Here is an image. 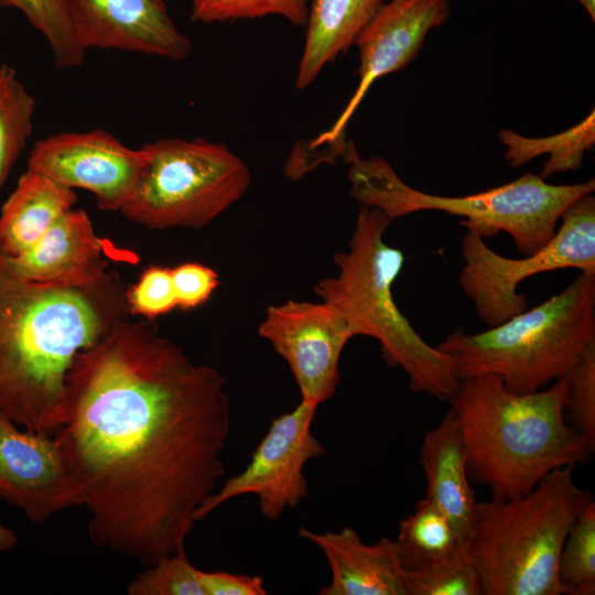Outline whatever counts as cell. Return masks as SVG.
Wrapping results in <instances>:
<instances>
[{"label": "cell", "mask_w": 595, "mask_h": 595, "mask_svg": "<svg viewBox=\"0 0 595 595\" xmlns=\"http://www.w3.org/2000/svg\"><path fill=\"white\" fill-rule=\"evenodd\" d=\"M0 4L20 10L45 37L57 68L83 64L86 51L76 37L67 0H0Z\"/></svg>", "instance_id": "603a6c76"}, {"label": "cell", "mask_w": 595, "mask_h": 595, "mask_svg": "<svg viewBox=\"0 0 595 595\" xmlns=\"http://www.w3.org/2000/svg\"><path fill=\"white\" fill-rule=\"evenodd\" d=\"M391 223L361 205L347 249L334 255L337 274L318 280L313 291L340 311L354 336L376 339L383 360L403 370L413 391L448 400L459 383L453 359L419 335L393 298L405 257L385 240Z\"/></svg>", "instance_id": "277c9868"}, {"label": "cell", "mask_w": 595, "mask_h": 595, "mask_svg": "<svg viewBox=\"0 0 595 595\" xmlns=\"http://www.w3.org/2000/svg\"><path fill=\"white\" fill-rule=\"evenodd\" d=\"M4 71H6V64L0 66V85L3 79Z\"/></svg>", "instance_id": "e575fe53"}, {"label": "cell", "mask_w": 595, "mask_h": 595, "mask_svg": "<svg viewBox=\"0 0 595 595\" xmlns=\"http://www.w3.org/2000/svg\"><path fill=\"white\" fill-rule=\"evenodd\" d=\"M205 595H266L260 576L229 572H201Z\"/></svg>", "instance_id": "1f68e13d"}, {"label": "cell", "mask_w": 595, "mask_h": 595, "mask_svg": "<svg viewBox=\"0 0 595 595\" xmlns=\"http://www.w3.org/2000/svg\"><path fill=\"white\" fill-rule=\"evenodd\" d=\"M566 412L574 428L595 445V340L566 374Z\"/></svg>", "instance_id": "f1b7e54d"}, {"label": "cell", "mask_w": 595, "mask_h": 595, "mask_svg": "<svg viewBox=\"0 0 595 595\" xmlns=\"http://www.w3.org/2000/svg\"><path fill=\"white\" fill-rule=\"evenodd\" d=\"M128 312L153 321L177 309L171 268L151 266L125 292Z\"/></svg>", "instance_id": "f546056e"}, {"label": "cell", "mask_w": 595, "mask_h": 595, "mask_svg": "<svg viewBox=\"0 0 595 595\" xmlns=\"http://www.w3.org/2000/svg\"><path fill=\"white\" fill-rule=\"evenodd\" d=\"M258 334L286 361L302 400L320 405L335 394L342 353L355 337L337 307L323 300L270 305Z\"/></svg>", "instance_id": "8fae6325"}, {"label": "cell", "mask_w": 595, "mask_h": 595, "mask_svg": "<svg viewBox=\"0 0 595 595\" xmlns=\"http://www.w3.org/2000/svg\"><path fill=\"white\" fill-rule=\"evenodd\" d=\"M104 244L88 214L71 209L22 255L6 259L19 277L37 283L95 288L113 277L102 259Z\"/></svg>", "instance_id": "2e32d148"}, {"label": "cell", "mask_w": 595, "mask_h": 595, "mask_svg": "<svg viewBox=\"0 0 595 595\" xmlns=\"http://www.w3.org/2000/svg\"><path fill=\"white\" fill-rule=\"evenodd\" d=\"M151 321H116L74 357L53 434L100 549L145 566L185 550L225 474L227 378Z\"/></svg>", "instance_id": "6da1fadb"}, {"label": "cell", "mask_w": 595, "mask_h": 595, "mask_svg": "<svg viewBox=\"0 0 595 595\" xmlns=\"http://www.w3.org/2000/svg\"><path fill=\"white\" fill-rule=\"evenodd\" d=\"M143 148L131 149L105 130L62 132L35 142L28 169L72 190L93 193L102 210L120 212L145 165Z\"/></svg>", "instance_id": "7c38bea8"}, {"label": "cell", "mask_w": 595, "mask_h": 595, "mask_svg": "<svg viewBox=\"0 0 595 595\" xmlns=\"http://www.w3.org/2000/svg\"><path fill=\"white\" fill-rule=\"evenodd\" d=\"M419 463L428 484L425 498L446 516L468 548L477 500L468 482L463 439L451 409L424 434Z\"/></svg>", "instance_id": "ac0fdd59"}, {"label": "cell", "mask_w": 595, "mask_h": 595, "mask_svg": "<svg viewBox=\"0 0 595 595\" xmlns=\"http://www.w3.org/2000/svg\"><path fill=\"white\" fill-rule=\"evenodd\" d=\"M18 543L14 530L0 523V552L11 551Z\"/></svg>", "instance_id": "d6a6232c"}, {"label": "cell", "mask_w": 595, "mask_h": 595, "mask_svg": "<svg viewBox=\"0 0 595 595\" xmlns=\"http://www.w3.org/2000/svg\"><path fill=\"white\" fill-rule=\"evenodd\" d=\"M76 37L89 48L119 50L183 61L192 43L164 0H67Z\"/></svg>", "instance_id": "9a60e30c"}, {"label": "cell", "mask_w": 595, "mask_h": 595, "mask_svg": "<svg viewBox=\"0 0 595 595\" xmlns=\"http://www.w3.org/2000/svg\"><path fill=\"white\" fill-rule=\"evenodd\" d=\"M559 581L563 594H595V502L592 500L573 522L562 547Z\"/></svg>", "instance_id": "d4e9b609"}, {"label": "cell", "mask_w": 595, "mask_h": 595, "mask_svg": "<svg viewBox=\"0 0 595 595\" xmlns=\"http://www.w3.org/2000/svg\"><path fill=\"white\" fill-rule=\"evenodd\" d=\"M35 100L6 65L0 85V190L33 130Z\"/></svg>", "instance_id": "cb8c5ba5"}, {"label": "cell", "mask_w": 595, "mask_h": 595, "mask_svg": "<svg viewBox=\"0 0 595 595\" xmlns=\"http://www.w3.org/2000/svg\"><path fill=\"white\" fill-rule=\"evenodd\" d=\"M582 6L587 10L588 14L595 20V0H578Z\"/></svg>", "instance_id": "836d02e7"}, {"label": "cell", "mask_w": 595, "mask_h": 595, "mask_svg": "<svg viewBox=\"0 0 595 595\" xmlns=\"http://www.w3.org/2000/svg\"><path fill=\"white\" fill-rule=\"evenodd\" d=\"M401 564L418 571L468 552L446 516L428 498L420 499L399 524L394 540Z\"/></svg>", "instance_id": "44dd1931"}, {"label": "cell", "mask_w": 595, "mask_h": 595, "mask_svg": "<svg viewBox=\"0 0 595 595\" xmlns=\"http://www.w3.org/2000/svg\"><path fill=\"white\" fill-rule=\"evenodd\" d=\"M462 240L464 266L458 283L479 318L496 326L527 309L528 299L517 291L534 274L575 268L595 272V197L587 194L562 214L553 237L523 258H508L491 250L478 232L466 229Z\"/></svg>", "instance_id": "9c48e42d"}, {"label": "cell", "mask_w": 595, "mask_h": 595, "mask_svg": "<svg viewBox=\"0 0 595 595\" xmlns=\"http://www.w3.org/2000/svg\"><path fill=\"white\" fill-rule=\"evenodd\" d=\"M201 570L187 559L185 550L169 554L137 574L129 583V595H205Z\"/></svg>", "instance_id": "4316f807"}, {"label": "cell", "mask_w": 595, "mask_h": 595, "mask_svg": "<svg viewBox=\"0 0 595 595\" xmlns=\"http://www.w3.org/2000/svg\"><path fill=\"white\" fill-rule=\"evenodd\" d=\"M118 279L95 288L29 281L0 255V411L53 435L75 355L128 313Z\"/></svg>", "instance_id": "7a4b0ae2"}, {"label": "cell", "mask_w": 595, "mask_h": 595, "mask_svg": "<svg viewBox=\"0 0 595 595\" xmlns=\"http://www.w3.org/2000/svg\"><path fill=\"white\" fill-rule=\"evenodd\" d=\"M566 375L517 394L494 375L459 380L447 400L463 439L467 472L494 499L530 491L553 470L586 463L593 445L565 420Z\"/></svg>", "instance_id": "3957f363"}, {"label": "cell", "mask_w": 595, "mask_h": 595, "mask_svg": "<svg viewBox=\"0 0 595 595\" xmlns=\"http://www.w3.org/2000/svg\"><path fill=\"white\" fill-rule=\"evenodd\" d=\"M76 202L74 190L26 169L1 208L0 255L6 259L22 255Z\"/></svg>", "instance_id": "d6986e66"}, {"label": "cell", "mask_w": 595, "mask_h": 595, "mask_svg": "<svg viewBox=\"0 0 595 595\" xmlns=\"http://www.w3.org/2000/svg\"><path fill=\"white\" fill-rule=\"evenodd\" d=\"M142 148L143 172L120 213L148 229L203 228L251 184L247 164L226 144L162 138Z\"/></svg>", "instance_id": "ba28073f"}, {"label": "cell", "mask_w": 595, "mask_h": 595, "mask_svg": "<svg viewBox=\"0 0 595 595\" xmlns=\"http://www.w3.org/2000/svg\"><path fill=\"white\" fill-rule=\"evenodd\" d=\"M0 497L33 523L83 506L54 436L21 428L1 411Z\"/></svg>", "instance_id": "5bb4252c"}, {"label": "cell", "mask_w": 595, "mask_h": 595, "mask_svg": "<svg viewBox=\"0 0 595 595\" xmlns=\"http://www.w3.org/2000/svg\"><path fill=\"white\" fill-rule=\"evenodd\" d=\"M350 196L364 206L382 212L391 220L421 210L461 216V225L485 237L505 231L517 250L530 255L555 234L564 210L592 194L595 181L554 185L527 172L507 184L466 196H442L404 183L382 158L350 161Z\"/></svg>", "instance_id": "52a82bcc"}, {"label": "cell", "mask_w": 595, "mask_h": 595, "mask_svg": "<svg viewBox=\"0 0 595 595\" xmlns=\"http://www.w3.org/2000/svg\"><path fill=\"white\" fill-rule=\"evenodd\" d=\"M558 468L511 499L477 501L468 555L483 595H561L559 558L580 512L594 500Z\"/></svg>", "instance_id": "5b68a950"}, {"label": "cell", "mask_w": 595, "mask_h": 595, "mask_svg": "<svg viewBox=\"0 0 595 595\" xmlns=\"http://www.w3.org/2000/svg\"><path fill=\"white\" fill-rule=\"evenodd\" d=\"M318 404L302 400L290 412L271 420L245 469L225 480L197 509L203 520L225 502L242 495L258 497L261 515L275 521L309 494L304 466L326 454L311 431Z\"/></svg>", "instance_id": "30bf717a"}, {"label": "cell", "mask_w": 595, "mask_h": 595, "mask_svg": "<svg viewBox=\"0 0 595 595\" xmlns=\"http://www.w3.org/2000/svg\"><path fill=\"white\" fill-rule=\"evenodd\" d=\"M595 340V272H581L561 292L479 333L457 327L436 345L466 379L498 377L517 394L564 377Z\"/></svg>", "instance_id": "8992f818"}, {"label": "cell", "mask_w": 595, "mask_h": 595, "mask_svg": "<svg viewBox=\"0 0 595 595\" xmlns=\"http://www.w3.org/2000/svg\"><path fill=\"white\" fill-rule=\"evenodd\" d=\"M405 587L407 595H483L468 552L422 570H405Z\"/></svg>", "instance_id": "83f0119b"}, {"label": "cell", "mask_w": 595, "mask_h": 595, "mask_svg": "<svg viewBox=\"0 0 595 595\" xmlns=\"http://www.w3.org/2000/svg\"><path fill=\"white\" fill-rule=\"evenodd\" d=\"M177 309L188 311L205 304L219 286V275L199 262L171 268Z\"/></svg>", "instance_id": "4dcf8cb0"}, {"label": "cell", "mask_w": 595, "mask_h": 595, "mask_svg": "<svg viewBox=\"0 0 595 595\" xmlns=\"http://www.w3.org/2000/svg\"><path fill=\"white\" fill-rule=\"evenodd\" d=\"M385 0H311L295 86L309 87L321 71L354 44Z\"/></svg>", "instance_id": "ffe728a7"}, {"label": "cell", "mask_w": 595, "mask_h": 595, "mask_svg": "<svg viewBox=\"0 0 595 595\" xmlns=\"http://www.w3.org/2000/svg\"><path fill=\"white\" fill-rule=\"evenodd\" d=\"M450 15L447 0H390L383 3L357 35L359 82L355 94L327 131L312 145H327L340 154L345 127L372 83L407 66L418 54L428 32Z\"/></svg>", "instance_id": "4fadbf2b"}, {"label": "cell", "mask_w": 595, "mask_h": 595, "mask_svg": "<svg viewBox=\"0 0 595 595\" xmlns=\"http://www.w3.org/2000/svg\"><path fill=\"white\" fill-rule=\"evenodd\" d=\"M594 115L592 111L576 126L551 137L528 138L512 130H501L498 137L506 145L505 159L510 166L517 167L549 154L539 174L544 180L558 173L575 171L581 167L584 153L591 151L595 143Z\"/></svg>", "instance_id": "7402d4cb"}, {"label": "cell", "mask_w": 595, "mask_h": 595, "mask_svg": "<svg viewBox=\"0 0 595 595\" xmlns=\"http://www.w3.org/2000/svg\"><path fill=\"white\" fill-rule=\"evenodd\" d=\"M267 15L282 17L296 26H305L307 0H192L191 20L196 23H223Z\"/></svg>", "instance_id": "484cf974"}, {"label": "cell", "mask_w": 595, "mask_h": 595, "mask_svg": "<svg viewBox=\"0 0 595 595\" xmlns=\"http://www.w3.org/2000/svg\"><path fill=\"white\" fill-rule=\"evenodd\" d=\"M298 534L323 552L331 570V581L320 595H407L405 570L394 540L366 544L349 527L322 533L300 528Z\"/></svg>", "instance_id": "e0dca14e"}]
</instances>
